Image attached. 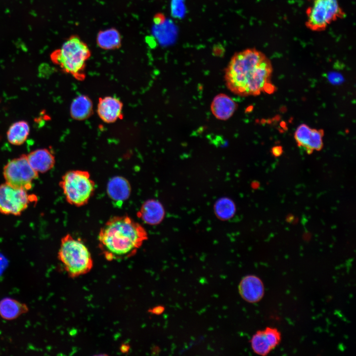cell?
<instances>
[{
    "instance_id": "obj_5",
    "label": "cell",
    "mask_w": 356,
    "mask_h": 356,
    "mask_svg": "<svg viewBox=\"0 0 356 356\" xmlns=\"http://www.w3.org/2000/svg\"><path fill=\"white\" fill-rule=\"evenodd\" d=\"M59 184L67 202L76 207L86 205L93 195L95 187L89 172L80 170L65 173Z\"/></svg>"
},
{
    "instance_id": "obj_22",
    "label": "cell",
    "mask_w": 356,
    "mask_h": 356,
    "mask_svg": "<svg viewBox=\"0 0 356 356\" xmlns=\"http://www.w3.org/2000/svg\"><path fill=\"white\" fill-rule=\"evenodd\" d=\"M153 20L155 24L159 25L165 21L166 17L163 13L158 12L154 15Z\"/></svg>"
},
{
    "instance_id": "obj_16",
    "label": "cell",
    "mask_w": 356,
    "mask_h": 356,
    "mask_svg": "<svg viewBox=\"0 0 356 356\" xmlns=\"http://www.w3.org/2000/svg\"><path fill=\"white\" fill-rule=\"evenodd\" d=\"M137 215L148 224H157L162 221L164 216V210L160 202L150 200L143 204Z\"/></svg>"
},
{
    "instance_id": "obj_18",
    "label": "cell",
    "mask_w": 356,
    "mask_h": 356,
    "mask_svg": "<svg viewBox=\"0 0 356 356\" xmlns=\"http://www.w3.org/2000/svg\"><path fill=\"white\" fill-rule=\"evenodd\" d=\"M131 186L128 180L121 177L112 178L107 184V192L112 200L123 201L126 200L131 193Z\"/></svg>"
},
{
    "instance_id": "obj_3",
    "label": "cell",
    "mask_w": 356,
    "mask_h": 356,
    "mask_svg": "<svg viewBox=\"0 0 356 356\" xmlns=\"http://www.w3.org/2000/svg\"><path fill=\"white\" fill-rule=\"evenodd\" d=\"M91 56L88 44L76 35L71 36L61 48L53 51L51 59L65 73L81 81L86 77V63Z\"/></svg>"
},
{
    "instance_id": "obj_1",
    "label": "cell",
    "mask_w": 356,
    "mask_h": 356,
    "mask_svg": "<svg viewBox=\"0 0 356 356\" xmlns=\"http://www.w3.org/2000/svg\"><path fill=\"white\" fill-rule=\"evenodd\" d=\"M272 66L262 51L249 48L235 53L225 71L227 88L240 96L258 95L270 85Z\"/></svg>"
},
{
    "instance_id": "obj_12",
    "label": "cell",
    "mask_w": 356,
    "mask_h": 356,
    "mask_svg": "<svg viewBox=\"0 0 356 356\" xmlns=\"http://www.w3.org/2000/svg\"><path fill=\"white\" fill-rule=\"evenodd\" d=\"M238 290L241 297L249 303L260 301L264 293V287L261 279L252 275L244 277L240 281Z\"/></svg>"
},
{
    "instance_id": "obj_6",
    "label": "cell",
    "mask_w": 356,
    "mask_h": 356,
    "mask_svg": "<svg viewBox=\"0 0 356 356\" xmlns=\"http://www.w3.org/2000/svg\"><path fill=\"white\" fill-rule=\"evenodd\" d=\"M306 25L310 30L319 32L325 30L334 21L343 18L345 12L339 0H308Z\"/></svg>"
},
{
    "instance_id": "obj_4",
    "label": "cell",
    "mask_w": 356,
    "mask_h": 356,
    "mask_svg": "<svg viewBox=\"0 0 356 356\" xmlns=\"http://www.w3.org/2000/svg\"><path fill=\"white\" fill-rule=\"evenodd\" d=\"M57 257L65 270L71 278H76L89 272L93 263L91 254L84 243L70 234L61 240Z\"/></svg>"
},
{
    "instance_id": "obj_14",
    "label": "cell",
    "mask_w": 356,
    "mask_h": 356,
    "mask_svg": "<svg viewBox=\"0 0 356 356\" xmlns=\"http://www.w3.org/2000/svg\"><path fill=\"white\" fill-rule=\"evenodd\" d=\"M237 107L236 102L226 94L221 93L216 95L211 105V109L214 116L220 120L230 118Z\"/></svg>"
},
{
    "instance_id": "obj_19",
    "label": "cell",
    "mask_w": 356,
    "mask_h": 356,
    "mask_svg": "<svg viewBox=\"0 0 356 356\" xmlns=\"http://www.w3.org/2000/svg\"><path fill=\"white\" fill-rule=\"evenodd\" d=\"M92 102L87 95H80L72 102L70 115L77 120H83L89 118L92 112Z\"/></svg>"
},
{
    "instance_id": "obj_20",
    "label": "cell",
    "mask_w": 356,
    "mask_h": 356,
    "mask_svg": "<svg viewBox=\"0 0 356 356\" xmlns=\"http://www.w3.org/2000/svg\"><path fill=\"white\" fill-rule=\"evenodd\" d=\"M30 131V126L27 121H16L9 126L6 133L7 139L12 145H22L27 140Z\"/></svg>"
},
{
    "instance_id": "obj_15",
    "label": "cell",
    "mask_w": 356,
    "mask_h": 356,
    "mask_svg": "<svg viewBox=\"0 0 356 356\" xmlns=\"http://www.w3.org/2000/svg\"><path fill=\"white\" fill-rule=\"evenodd\" d=\"M29 307L25 303L10 297L0 301V316L6 320H12L29 312Z\"/></svg>"
},
{
    "instance_id": "obj_13",
    "label": "cell",
    "mask_w": 356,
    "mask_h": 356,
    "mask_svg": "<svg viewBox=\"0 0 356 356\" xmlns=\"http://www.w3.org/2000/svg\"><path fill=\"white\" fill-rule=\"evenodd\" d=\"M31 167L38 173H44L54 166L55 157L47 148H39L26 155Z\"/></svg>"
},
{
    "instance_id": "obj_7",
    "label": "cell",
    "mask_w": 356,
    "mask_h": 356,
    "mask_svg": "<svg viewBox=\"0 0 356 356\" xmlns=\"http://www.w3.org/2000/svg\"><path fill=\"white\" fill-rule=\"evenodd\" d=\"M3 176L5 183L17 188L28 191L39 177L29 164L26 154L9 160L3 167Z\"/></svg>"
},
{
    "instance_id": "obj_9",
    "label": "cell",
    "mask_w": 356,
    "mask_h": 356,
    "mask_svg": "<svg viewBox=\"0 0 356 356\" xmlns=\"http://www.w3.org/2000/svg\"><path fill=\"white\" fill-rule=\"evenodd\" d=\"M324 131L312 129L305 124L299 126L294 133L297 145L310 154L314 151H319L323 146Z\"/></svg>"
},
{
    "instance_id": "obj_24",
    "label": "cell",
    "mask_w": 356,
    "mask_h": 356,
    "mask_svg": "<svg viewBox=\"0 0 356 356\" xmlns=\"http://www.w3.org/2000/svg\"><path fill=\"white\" fill-rule=\"evenodd\" d=\"M164 310V308L163 307L157 306L152 310L151 312L154 314H159L163 312Z\"/></svg>"
},
{
    "instance_id": "obj_2",
    "label": "cell",
    "mask_w": 356,
    "mask_h": 356,
    "mask_svg": "<svg viewBox=\"0 0 356 356\" xmlns=\"http://www.w3.org/2000/svg\"><path fill=\"white\" fill-rule=\"evenodd\" d=\"M147 239L145 228L128 216L109 219L98 236L99 248L109 261L132 257Z\"/></svg>"
},
{
    "instance_id": "obj_17",
    "label": "cell",
    "mask_w": 356,
    "mask_h": 356,
    "mask_svg": "<svg viewBox=\"0 0 356 356\" xmlns=\"http://www.w3.org/2000/svg\"><path fill=\"white\" fill-rule=\"evenodd\" d=\"M122 36L115 28L99 31L96 36V44L104 50L119 49L122 45Z\"/></svg>"
},
{
    "instance_id": "obj_8",
    "label": "cell",
    "mask_w": 356,
    "mask_h": 356,
    "mask_svg": "<svg viewBox=\"0 0 356 356\" xmlns=\"http://www.w3.org/2000/svg\"><path fill=\"white\" fill-rule=\"evenodd\" d=\"M34 194L14 187L6 183L0 185V213L7 215L20 216L31 203L36 201Z\"/></svg>"
},
{
    "instance_id": "obj_11",
    "label": "cell",
    "mask_w": 356,
    "mask_h": 356,
    "mask_svg": "<svg viewBox=\"0 0 356 356\" xmlns=\"http://www.w3.org/2000/svg\"><path fill=\"white\" fill-rule=\"evenodd\" d=\"M123 103L120 99L107 96L98 99L97 112L105 123H112L123 117Z\"/></svg>"
},
{
    "instance_id": "obj_23",
    "label": "cell",
    "mask_w": 356,
    "mask_h": 356,
    "mask_svg": "<svg viewBox=\"0 0 356 356\" xmlns=\"http://www.w3.org/2000/svg\"><path fill=\"white\" fill-rule=\"evenodd\" d=\"M272 154L275 156H280L282 152V149L281 147V146L273 147L272 149Z\"/></svg>"
},
{
    "instance_id": "obj_21",
    "label": "cell",
    "mask_w": 356,
    "mask_h": 356,
    "mask_svg": "<svg viewBox=\"0 0 356 356\" xmlns=\"http://www.w3.org/2000/svg\"><path fill=\"white\" fill-rule=\"evenodd\" d=\"M214 209L217 216L222 220L231 218L233 216L235 211V207L233 202L227 198L219 199L215 204Z\"/></svg>"
},
{
    "instance_id": "obj_10",
    "label": "cell",
    "mask_w": 356,
    "mask_h": 356,
    "mask_svg": "<svg viewBox=\"0 0 356 356\" xmlns=\"http://www.w3.org/2000/svg\"><path fill=\"white\" fill-rule=\"evenodd\" d=\"M280 339V333L277 329L269 327L257 331L252 337L251 345L255 353L265 356L276 347Z\"/></svg>"
}]
</instances>
